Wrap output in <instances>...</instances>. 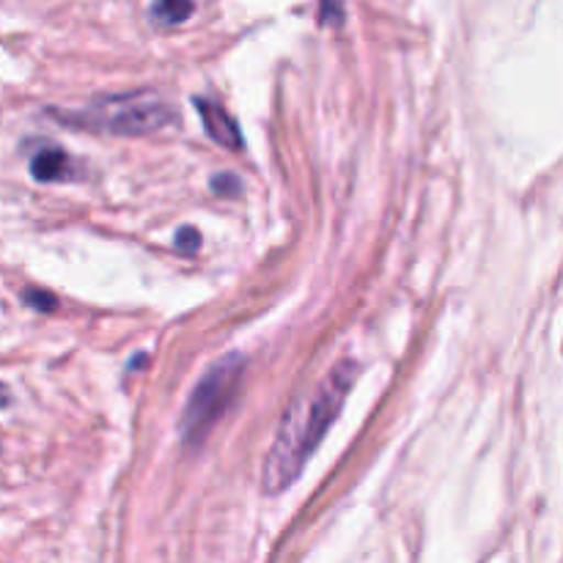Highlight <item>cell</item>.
<instances>
[{"label": "cell", "mask_w": 563, "mask_h": 563, "mask_svg": "<svg viewBox=\"0 0 563 563\" xmlns=\"http://www.w3.org/2000/svg\"><path fill=\"white\" fill-rule=\"evenodd\" d=\"M245 355L240 352H229L220 361H214L207 368L198 385L192 388L190 399H187L185 410L179 418V434L181 443L187 449H196L203 438L209 434V429L223 418V412L229 410L231 401L240 394L242 377H245Z\"/></svg>", "instance_id": "3"}, {"label": "cell", "mask_w": 563, "mask_h": 563, "mask_svg": "<svg viewBox=\"0 0 563 563\" xmlns=\"http://www.w3.org/2000/svg\"><path fill=\"white\" fill-rule=\"evenodd\" d=\"M31 176L36 181H64L75 176V163H71L69 154L64 148H42L31 157Z\"/></svg>", "instance_id": "5"}, {"label": "cell", "mask_w": 563, "mask_h": 563, "mask_svg": "<svg viewBox=\"0 0 563 563\" xmlns=\"http://www.w3.org/2000/svg\"><path fill=\"white\" fill-rule=\"evenodd\" d=\"M357 377H361V366L355 361L335 363L333 372L322 379L311 396H297L291 407L286 410L284 421H280L275 443L269 449L267 462H264L262 484L267 495H278L300 476L306 462L322 443L328 429L333 427L339 418L341 407H344L346 396L355 388Z\"/></svg>", "instance_id": "1"}, {"label": "cell", "mask_w": 563, "mask_h": 563, "mask_svg": "<svg viewBox=\"0 0 563 563\" xmlns=\"http://www.w3.org/2000/svg\"><path fill=\"white\" fill-rule=\"evenodd\" d=\"M22 300H25L31 308H36V311H44V313H49L58 308L55 295H49V291H44V289H25L22 291Z\"/></svg>", "instance_id": "9"}, {"label": "cell", "mask_w": 563, "mask_h": 563, "mask_svg": "<svg viewBox=\"0 0 563 563\" xmlns=\"http://www.w3.org/2000/svg\"><path fill=\"white\" fill-rule=\"evenodd\" d=\"M196 108H198V115H201V121H203V130H207V135L212 137L214 143L231 148V152H234V148H242L240 126H236V121L231 119V115L225 113L218 102H209V99L198 97Z\"/></svg>", "instance_id": "4"}, {"label": "cell", "mask_w": 563, "mask_h": 563, "mask_svg": "<svg viewBox=\"0 0 563 563\" xmlns=\"http://www.w3.org/2000/svg\"><path fill=\"white\" fill-rule=\"evenodd\" d=\"M49 115L64 124L86 126L93 132H110V135H148L163 130L168 121L176 119L174 108L157 99L154 93L135 91L104 97L99 102L80 110H49Z\"/></svg>", "instance_id": "2"}, {"label": "cell", "mask_w": 563, "mask_h": 563, "mask_svg": "<svg viewBox=\"0 0 563 563\" xmlns=\"http://www.w3.org/2000/svg\"><path fill=\"white\" fill-rule=\"evenodd\" d=\"M9 405H11V394H9V388L0 383V410H3V407H9Z\"/></svg>", "instance_id": "11"}, {"label": "cell", "mask_w": 563, "mask_h": 563, "mask_svg": "<svg viewBox=\"0 0 563 563\" xmlns=\"http://www.w3.org/2000/svg\"><path fill=\"white\" fill-rule=\"evenodd\" d=\"M174 247L179 253H185V256H190V253H196L201 247V231L192 229V225H181L174 236Z\"/></svg>", "instance_id": "7"}, {"label": "cell", "mask_w": 563, "mask_h": 563, "mask_svg": "<svg viewBox=\"0 0 563 563\" xmlns=\"http://www.w3.org/2000/svg\"><path fill=\"white\" fill-rule=\"evenodd\" d=\"M196 11L192 0H154L152 20L157 25H181Z\"/></svg>", "instance_id": "6"}, {"label": "cell", "mask_w": 563, "mask_h": 563, "mask_svg": "<svg viewBox=\"0 0 563 563\" xmlns=\"http://www.w3.org/2000/svg\"><path fill=\"white\" fill-rule=\"evenodd\" d=\"M209 187H212L218 196H234V192H240L242 185H240V179H236L234 174H229V170H225V174L214 176V179L209 181Z\"/></svg>", "instance_id": "10"}, {"label": "cell", "mask_w": 563, "mask_h": 563, "mask_svg": "<svg viewBox=\"0 0 563 563\" xmlns=\"http://www.w3.org/2000/svg\"><path fill=\"white\" fill-rule=\"evenodd\" d=\"M346 16L341 0H319V25H341Z\"/></svg>", "instance_id": "8"}]
</instances>
